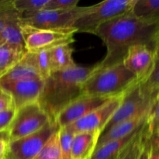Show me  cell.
Masks as SVG:
<instances>
[{
    "mask_svg": "<svg viewBox=\"0 0 159 159\" xmlns=\"http://www.w3.org/2000/svg\"><path fill=\"white\" fill-rule=\"evenodd\" d=\"M149 151H150V138L146 141L138 159H148Z\"/></svg>",
    "mask_w": 159,
    "mask_h": 159,
    "instance_id": "obj_34",
    "label": "cell"
},
{
    "mask_svg": "<svg viewBox=\"0 0 159 159\" xmlns=\"http://www.w3.org/2000/svg\"><path fill=\"white\" fill-rule=\"evenodd\" d=\"M147 118L148 115L129 120L120 123V124L113 126L108 131L102 134L99 136L96 149L101 147L106 143L114 141V140L120 139V138H124V137L134 133L137 130H138L141 126L145 124L146 121H147Z\"/></svg>",
    "mask_w": 159,
    "mask_h": 159,
    "instance_id": "obj_15",
    "label": "cell"
},
{
    "mask_svg": "<svg viewBox=\"0 0 159 159\" xmlns=\"http://www.w3.org/2000/svg\"><path fill=\"white\" fill-rule=\"evenodd\" d=\"M8 145H9L8 141L0 140V159L6 158L8 151Z\"/></svg>",
    "mask_w": 159,
    "mask_h": 159,
    "instance_id": "obj_35",
    "label": "cell"
},
{
    "mask_svg": "<svg viewBox=\"0 0 159 159\" xmlns=\"http://www.w3.org/2000/svg\"><path fill=\"white\" fill-rule=\"evenodd\" d=\"M93 66L76 65L63 71L52 72L44 79L37 102L54 123L57 115L70 103L83 96V85Z\"/></svg>",
    "mask_w": 159,
    "mask_h": 159,
    "instance_id": "obj_2",
    "label": "cell"
},
{
    "mask_svg": "<svg viewBox=\"0 0 159 159\" xmlns=\"http://www.w3.org/2000/svg\"><path fill=\"white\" fill-rule=\"evenodd\" d=\"M111 99L113 98L83 95L65 107L57 115L54 123L59 129L64 128L99 108Z\"/></svg>",
    "mask_w": 159,
    "mask_h": 159,
    "instance_id": "obj_12",
    "label": "cell"
},
{
    "mask_svg": "<svg viewBox=\"0 0 159 159\" xmlns=\"http://www.w3.org/2000/svg\"><path fill=\"white\" fill-rule=\"evenodd\" d=\"M148 159H159V138L155 135L150 138Z\"/></svg>",
    "mask_w": 159,
    "mask_h": 159,
    "instance_id": "obj_33",
    "label": "cell"
},
{
    "mask_svg": "<svg viewBox=\"0 0 159 159\" xmlns=\"http://www.w3.org/2000/svg\"><path fill=\"white\" fill-rule=\"evenodd\" d=\"M123 96L124 95L113 98L99 108L93 110L89 114L64 128L73 134L82 132L95 131L99 132L101 134L103 129L120 105Z\"/></svg>",
    "mask_w": 159,
    "mask_h": 159,
    "instance_id": "obj_10",
    "label": "cell"
},
{
    "mask_svg": "<svg viewBox=\"0 0 159 159\" xmlns=\"http://www.w3.org/2000/svg\"><path fill=\"white\" fill-rule=\"evenodd\" d=\"M44 80L42 79L3 82L0 85L7 90L13 99L16 110L37 102L43 90Z\"/></svg>",
    "mask_w": 159,
    "mask_h": 159,
    "instance_id": "obj_13",
    "label": "cell"
},
{
    "mask_svg": "<svg viewBox=\"0 0 159 159\" xmlns=\"http://www.w3.org/2000/svg\"><path fill=\"white\" fill-rule=\"evenodd\" d=\"M131 12L141 20L159 23V0H135Z\"/></svg>",
    "mask_w": 159,
    "mask_h": 159,
    "instance_id": "obj_20",
    "label": "cell"
},
{
    "mask_svg": "<svg viewBox=\"0 0 159 159\" xmlns=\"http://www.w3.org/2000/svg\"><path fill=\"white\" fill-rule=\"evenodd\" d=\"M135 0H107L91 6L77 18L72 27L78 32L96 34L106 22L130 12Z\"/></svg>",
    "mask_w": 159,
    "mask_h": 159,
    "instance_id": "obj_4",
    "label": "cell"
},
{
    "mask_svg": "<svg viewBox=\"0 0 159 159\" xmlns=\"http://www.w3.org/2000/svg\"><path fill=\"white\" fill-rule=\"evenodd\" d=\"M155 99L143 93L140 83L136 84L124 95L120 105L101 134L120 123L148 115Z\"/></svg>",
    "mask_w": 159,
    "mask_h": 159,
    "instance_id": "obj_6",
    "label": "cell"
},
{
    "mask_svg": "<svg viewBox=\"0 0 159 159\" xmlns=\"http://www.w3.org/2000/svg\"><path fill=\"white\" fill-rule=\"evenodd\" d=\"M155 136H157L159 138V130H158V132H157V134H155Z\"/></svg>",
    "mask_w": 159,
    "mask_h": 159,
    "instance_id": "obj_39",
    "label": "cell"
},
{
    "mask_svg": "<svg viewBox=\"0 0 159 159\" xmlns=\"http://www.w3.org/2000/svg\"><path fill=\"white\" fill-rule=\"evenodd\" d=\"M58 130L55 123L50 122L36 133L9 141L5 159H34Z\"/></svg>",
    "mask_w": 159,
    "mask_h": 159,
    "instance_id": "obj_8",
    "label": "cell"
},
{
    "mask_svg": "<svg viewBox=\"0 0 159 159\" xmlns=\"http://www.w3.org/2000/svg\"><path fill=\"white\" fill-rule=\"evenodd\" d=\"M21 18L8 23L0 33V37L4 43L24 46L23 34L21 30Z\"/></svg>",
    "mask_w": 159,
    "mask_h": 159,
    "instance_id": "obj_22",
    "label": "cell"
},
{
    "mask_svg": "<svg viewBox=\"0 0 159 159\" xmlns=\"http://www.w3.org/2000/svg\"><path fill=\"white\" fill-rule=\"evenodd\" d=\"M148 131L147 122L143 127L141 131L138 133L136 138L133 140L130 145L125 149L122 155L118 159H138L141 155L142 149L145 144L146 141L150 138Z\"/></svg>",
    "mask_w": 159,
    "mask_h": 159,
    "instance_id": "obj_21",
    "label": "cell"
},
{
    "mask_svg": "<svg viewBox=\"0 0 159 159\" xmlns=\"http://www.w3.org/2000/svg\"><path fill=\"white\" fill-rule=\"evenodd\" d=\"M139 83L123 62L107 68L93 70L83 85L84 95L113 98L124 95Z\"/></svg>",
    "mask_w": 159,
    "mask_h": 159,
    "instance_id": "obj_3",
    "label": "cell"
},
{
    "mask_svg": "<svg viewBox=\"0 0 159 159\" xmlns=\"http://www.w3.org/2000/svg\"><path fill=\"white\" fill-rule=\"evenodd\" d=\"M154 54L155 59H159V29L155 36V43H154Z\"/></svg>",
    "mask_w": 159,
    "mask_h": 159,
    "instance_id": "obj_36",
    "label": "cell"
},
{
    "mask_svg": "<svg viewBox=\"0 0 159 159\" xmlns=\"http://www.w3.org/2000/svg\"><path fill=\"white\" fill-rule=\"evenodd\" d=\"M75 134L68 132L66 129H59L60 142V159H73L71 144Z\"/></svg>",
    "mask_w": 159,
    "mask_h": 159,
    "instance_id": "obj_28",
    "label": "cell"
},
{
    "mask_svg": "<svg viewBox=\"0 0 159 159\" xmlns=\"http://www.w3.org/2000/svg\"><path fill=\"white\" fill-rule=\"evenodd\" d=\"M21 18L12 5V0H1L0 2V33L10 22Z\"/></svg>",
    "mask_w": 159,
    "mask_h": 159,
    "instance_id": "obj_26",
    "label": "cell"
},
{
    "mask_svg": "<svg viewBox=\"0 0 159 159\" xmlns=\"http://www.w3.org/2000/svg\"><path fill=\"white\" fill-rule=\"evenodd\" d=\"M34 159H60L59 130L52 135Z\"/></svg>",
    "mask_w": 159,
    "mask_h": 159,
    "instance_id": "obj_25",
    "label": "cell"
},
{
    "mask_svg": "<svg viewBox=\"0 0 159 159\" xmlns=\"http://www.w3.org/2000/svg\"><path fill=\"white\" fill-rule=\"evenodd\" d=\"M40 79L42 78L34 63L33 54L26 52L21 61L0 79V83Z\"/></svg>",
    "mask_w": 159,
    "mask_h": 159,
    "instance_id": "obj_14",
    "label": "cell"
},
{
    "mask_svg": "<svg viewBox=\"0 0 159 159\" xmlns=\"http://www.w3.org/2000/svg\"><path fill=\"white\" fill-rule=\"evenodd\" d=\"M3 44H4V42L2 41V38H1V37H0V47H1L2 45H3Z\"/></svg>",
    "mask_w": 159,
    "mask_h": 159,
    "instance_id": "obj_38",
    "label": "cell"
},
{
    "mask_svg": "<svg viewBox=\"0 0 159 159\" xmlns=\"http://www.w3.org/2000/svg\"><path fill=\"white\" fill-rule=\"evenodd\" d=\"M158 29L159 23L138 18L131 11L104 23L95 35L100 37L107 47V55L94 65L95 68L101 69L123 62L127 50L134 45H147L154 51Z\"/></svg>",
    "mask_w": 159,
    "mask_h": 159,
    "instance_id": "obj_1",
    "label": "cell"
},
{
    "mask_svg": "<svg viewBox=\"0 0 159 159\" xmlns=\"http://www.w3.org/2000/svg\"><path fill=\"white\" fill-rule=\"evenodd\" d=\"M155 57L154 51L148 46L137 44L127 50L123 64L129 71L142 83L148 78L153 70Z\"/></svg>",
    "mask_w": 159,
    "mask_h": 159,
    "instance_id": "obj_11",
    "label": "cell"
},
{
    "mask_svg": "<svg viewBox=\"0 0 159 159\" xmlns=\"http://www.w3.org/2000/svg\"><path fill=\"white\" fill-rule=\"evenodd\" d=\"M49 51L52 72L63 71L76 65L72 59L74 50L70 44L60 45Z\"/></svg>",
    "mask_w": 159,
    "mask_h": 159,
    "instance_id": "obj_19",
    "label": "cell"
},
{
    "mask_svg": "<svg viewBox=\"0 0 159 159\" xmlns=\"http://www.w3.org/2000/svg\"><path fill=\"white\" fill-rule=\"evenodd\" d=\"M34 63L42 79L44 80L51 74L50 51H43L37 53H32Z\"/></svg>",
    "mask_w": 159,
    "mask_h": 159,
    "instance_id": "obj_27",
    "label": "cell"
},
{
    "mask_svg": "<svg viewBox=\"0 0 159 159\" xmlns=\"http://www.w3.org/2000/svg\"><path fill=\"white\" fill-rule=\"evenodd\" d=\"M21 30L27 52L37 53L51 50L63 44H71L75 41L77 33L73 27L61 29H40L23 25Z\"/></svg>",
    "mask_w": 159,
    "mask_h": 159,
    "instance_id": "obj_5",
    "label": "cell"
},
{
    "mask_svg": "<svg viewBox=\"0 0 159 159\" xmlns=\"http://www.w3.org/2000/svg\"><path fill=\"white\" fill-rule=\"evenodd\" d=\"M140 86L143 93L148 96L156 98L159 93V59H155V65L150 75Z\"/></svg>",
    "mask_w": 159,
    "mask_h": 159,
    "instance_id": "obj_23",
    "label": "cell"
},
{
    "mask_svg": "<svg viewBox=\"0 0 159 159\" xmlns=\"http://www.w3.org/2000/svg\"><path fill=\"white\" fill-rule=\"evenodd\" d=\"M0 140L9 142V131H8V130L7 131L0 132Z\"/></svg>",
    "mask_w": 159,
    "mask_h": 159,
    "instance_id": "obj_37",
    "label": "cell"
},
{
    "mask_svg": "<svg viewBox=\"0 0 159 159\" xmlns=\"http://www.w3.org/2000/svg\"><path fill=\"white\" fill-rule=\"evenodd\" d=\"M0 2H1V0H0Z\"/></svg>",
    "mask_w": 159,
    "mask_h": 159,
    "instance_id": "obj_40",
    "label": "cell"
},
{
    "mask_svg": "<svg viewBox=\"0 0 159 159\" xmlns=\"http://www.w3.org/2000/svg\"><path fill=\"white\" fill-rule=\"evenodd\" d=\"M52 122L38 102L29 104L16 110L15 117L9 127V141L30 135ZM54 123V122H53Z\"/></svg>",
    "mask_w": 159,
    "mask_h": 159,
    "instance_id": "obj_7",
    "label": "cell"
},
{
    "mask_svg": "<svg viewBox=\"0 0 159 159\" xmlns=\"http://www.w3.org/2000/svg\"><path fill=\"white\" fill-rule=\"evenodd\" d=\"M16 108L0 111V132L7 131L15 117Z\"/></svg>",
    "mask_w": 159,
    "mask_h": 159,
    "instance_id": "obj_31",
    "label": "cell"
},
{
    "mask_svg": "<svg viewBox=\"0 0 159 159\" xmlns=\"http://www.w3.org/2000/svg\"><path fill=\"white\" fill-rule=\"evenodd\" d=\"M79 0H48L44 10H68L77 7Z\"/></svg>",
    "mask_w": 159,
    "mask_h": 159,
    "instance_id": "obj_30",
    "label": "cell"
},
{
    "mask_svg": "<svg viewBox=\"0 0 159 159\" xmlns=\"http://www.w3.org/2000/svg\"><path fill=\"white\" fill-rule=\"evenodd\" d=\"M16 108L13 99L10 93L0 85V111Z\"/></svg>",
    "mask_w": 159,
    "mask_h": 159,
    "instance_id": "obj_32",
    "label": "cell"
},
{
    "mask_svg": "<svg viewBox=\"0 0 159 159\" xmlns=\"http://www.w3.org/2000/svg\"><path fill=\"white\" fill-rule=\"evenodd\" d=\"M147 127L150 137L159 130V93L152 103L147 118Z\"/></svg>",
    "mask_w": 159,
    "mask_h": 159,
    "instance_id": "obj_29",
    "label": "cell"
},
{
    "mask_svg": "<svg viewBox=\"0 0 159 159\" xmlns=\"http://www.w3.org/2000/svg\"><path fill=\"white\" fill-rule=\"evenodd\" d=\"M100 133L82 132L75 134L71 144L73 159H90L96 150Z\"/></svg>",
    "mask_w": 159,
    "mask_h": 159,
    "instance_id": "obj_16",
    "label": "cell"
},
{
    "mask_svg": "<svg viewBox=\"0 0 159 159\" xmlns=\"http://www.w3.org/2000/svg\"><path fill=\"white\" fill-rule=\"evenodd\" d=\"M86 6L68 10H40L29 15L21 16L23 25L40 29H61L72 27L73 24L85 10Z\"/></svg>",
    "mask_w": 159,
    "mask_h": 159,
    "instance_id": "obj_9",
    "label": "cell"
},
{
    "mask_svg": "<svg viewBox=\"0 0 159 159\" xmlns=\"http://www.w3.org/2000/svg\"><path fill=\"white\" fill-rule=\"evenodd\" d=\"M48 0H12L16 10L21 16L29 15L43 10Z\"/></svg>",
    "mask_w": 159,
    "mask_h": 159,
    "instance_id": "obj_24",
    "label": "cell"
},
{
    "mask_svg": "<svg viewBox=\"0 0 159 159\" xmlns=\"http://www.w3.org/2000/svg\"><path fill=\"white\" fill-rule=\"evenodd\" d=\"M145 124L134 133L120 139L114 140L106 143L101 147L96 148L90 159H118L125 151V149L130 145L133 140L136 138Z\"/></svg>",
    "mask_w": 159,
    "mask_h": 159,
    "instance_id": "obj_17",
    "label": "cell"
},
{
    "mask_svg": "<svg viewBox=\"0 0 159 159\" xmlns=\"http://www.w3.org/2000/svg\"><path fill=\"white\" fill-rule=\"evenodd\" d=\"M26 48L21 45L4 43L0 47V79L10 71L26 54Z\"/></svg>",
    "mask_w": 159,
    "mask_h": 159,
    "instance_id": "obj_18",
    "label": "cell"
}]
</instances>
